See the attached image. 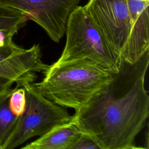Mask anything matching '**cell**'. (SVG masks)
<instances>
[{
	"mask_svg": "<svg viewBox=\"0 0 149 149\" xmlns=\"http://www.w3.org/2000/svg\"><path fill=\"white\" fill-rule=\"evenodd\" d=\"M9 105L12 112L17 116L21 115L26 107L25 90L22 86L16 84L9 98Z\"/></svg>",
	"mask_w": 149,
	"mask_h": 149,
	"instance_id": "obj_12",
	"label": "cell"
},
{
	"mask_svg": "<svg viewBox=\"0 0 149 149\" xmlns=\"http://www.w3.org/2000/svg\"><path fill=\"white\" fill-rule=\"evenodd\" d=\"M81 133L73 119L56 126L37 140L22 147V149H70Z\"/></svg>",
	"mask_w": 149,
	"mask_h": 149,
	"instance_id": "obj_9",
	"label": "cell"
},
{
	"mask_svg": "<svg viewBox=\"0 0 149 149\" xmlns=\"http://www.w3.org/2000/svg\"><path fill=\"white\" fill-rule=\"evenodd\" d=\"M27 20L22 12L0 6V47L13 42V37Z\"/></svg>",
	"mask_w": 149,
	"mask_h": 149,
	"instance_id": "obj_10",
	"label": "cell"
},
{
	"mask_svg": "<svg viewBox=\"0 0 149 149\" xmlns=\"http://www.w3.org/2000/svg\"><path fill=\"white\" fill-rule=\"evenodd\" d=\"M70 149H101L96 142L90 136L82 134Z\"/></svg>",
	"mask_w": 149,
	"mask_h": 149,
	"instance_id": "obj_13",
	"label": "cell"
},
{
	"mask_svg": "<svg viewBox=\"0 0 149 149\" xmlns=\"http://www.w3.org/2000/svg\"><path fill=\"white\" fill-rule=\"evenodd\" d=\"M34 83L40 93L64 108L75 111L84 106L112 79V73L87 59L54 62Z\"/></svg>",
	"mask_w": 149,
	"mask_h": 149,
	"instance_id": "obj_2",
	"label": "cell"
},
{
	"mask_svg": "<svg viewBox=\"0 0 149 149\" xmlns=\"http://www.w3.org/2000/svg\"><path fill=\"white\" fill-rule=\"evenodd\" d=\"M22 48L14 42L3 47H0V61L9 57Z\"/></svg>",
	"mask_w": 149,
	"mask_h": 149,
	"instance_id": "obj_14",
	"label": "cell"
},
{
	"mask_svg": "<svg viewBox=\"0 0 149 149\" xmlns=\"http://www.w3.org/2000/svg\"><path fill=\"white\" fill-rule=\"evenodd\" d=\"M131 30L121 59L133 63L149 49V0H126Z\"/></svg>",
	"mask_w": 149,
	"mask_h": 149,
	"instance_id": "obj_8",
	"label": "cell"
},
{
	"mask_svg": "<svg viewBox=\"0 0 149 149\" xmlns=\"http://www.w3.org/2000/svg\"><path fill=\"white\" fill-rule=\"evenodd\" d=\"M83 7L121 57L131 30L126 0H88Z\"/></svg>",
	"mask_w": 149,
	"mask_h": 149,
	"instance_id": "obj_6",
	"label": "cell"
},
{
	"mask_svg": "<svg viewBox=\"0 0 149 149\" xmlns=\"http://www.w3.org/2000/svg\"><path fill=\"white\" fill-rule=\"evenodd\" d=\"M148 63L149 49L133 63L121 59L112 80L73 115L81 133L101 149L139 148L134 140L149 115L145 88Z\"/></svg>",
	"mask_w": 149,
	"mask_h": 149,
	"instance_id": "obj_1",
	"label": "cell"
},
{
	"mask_svg": "<svg viewBox=\"0 0 149 149\" xmlns=\"http://www.w3.org/2000/svg\"><path fill=\"white\" fill-rule=\"evenodd\" d=\"M22 86L25 90L26 107L19 116L6 149L15 148L32 137L41 136L54 127L73 119L64 107L42 95L34 82H25Z\"/></svg>",
	"mask_w": 149,
	"mask_h": 149,
	"instance_id": "obj_4",
	"label": "cell"
},
{
	"mask_svg": "<svg viewBox=\"0 0 149 149\" xmlns=\"http://www.w3.org/2000/svg\"><path fill=\"white\" fill-rule=\"evenodd\" d=\"M12 91L10 88L0 95V149H6L19 118L12 112L9 105Z\"/></svg>",
	"mask_w": 149,
	"mask_h": 149,
	"instance_id": "obj_11",
	"label": "cell"
},
{
	"mask_svg": "<svg viewBox=\"0 0 149 149\" xmlns=\"http://www.w3.org/2000/svg\"><path fill=\"white\" fill-rule=\"evenodd\" d=\"M66 44L56 62L87 59L112 73L118 72L120 55L93 22L83 6H77L66 26Z\"/></svg>",
	"mask_w": 149,
	"mask_h": 149,
	"instance_id": "obj_3",
	"label": "cell"
},
{
	"mask_svg": "<svg viewBox=\"0 0 149 149\" xmlns=\"http://www.w3.org/2000/svg\"><path fill=\"white\" fill-rule=\"evenodd\" d=\"M80 0H0V6L24 13L41 26L54 42L65 33L68 19Z\"/></svg>",
	"mask_w": 149,
	"mask_h": 149,
	"instance_id": "obj_5",
	"label": "cell"
},
{
	"mask_svg": "<svg viewBox=\"0 0 149 149\" xmlns=\"http://www.w3.org/2000/svg\"><path fill=\"white\" fill-rule=\"evenodd\" d=\"M48 67L42 61L38 44L29 49L22 48L0 61V95L10 89L14 83L22 86L25 82H34L37 79L36 72L44 73Z\"/></svg>",
	"mask_w": 149,
	"mask_h": 149,
	"instance_id": "obj_7",
	"label": "cell"
}]
</instances>
